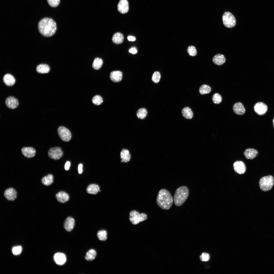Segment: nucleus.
I'll list each match as a JSON object with an SVG mask.
<instances>
[{"mask_svg": "<svg viewBox=\"0 0 274 274\" xmlns=\"http://www.w3.org/2000/svg\"><path fill=\"white\" fill-rule=\"evenodd\" d=\"M38 28L40 33L46 37H50L55 33L57 30L56 24L52 19L45 18L39 22Z\"/></svg>", "mask_w": 274, "mask_h": 274, "instance_id": "nucleus-1", "label": "nucleus"}, {"mask_svg": "<svg viewBox=\"0 0 274 274\" xmlns=\"http://www.w3.org/2000/svg\"><path fill=\"white\" fill-rule=\"evenodd\" d=\"M103 63L102 59L99 58H95L93 62L92 67L95 70H98L101 67Z\"/></svg>", "mask_w": 274, "mask_h": 274, "instance_id": "nucleus-30", "label": "nucleus"}, {"mask_svg": "<svg viewBox=\"0 0 274 274\" xmlns=\"http://www.w3.org/2000/svg\"><path fill=\"white\" fill-rule=\"evenodd\" d=\"M57 200L59 202L64 203L68 201L69 199L68 195L64 191H60L57 193L55 195Z\"/></svg>", "mask_w": 274, "mask_h": 274, "instance_id": "nucleus-18", "label": "nucleus"}, {"mask_svg": "<svg viewBox=\"0 0 274 274\" xmlns=\"http://www.w3.org/2000/svg\"><path fill=\"white\" fill-rule=\"evenodd\" d=\"M96 255V252L95 250L91 249L87 252L85 259L87 261H91L95 259Z\"/></svg>", "mask_w": 274, "mask_h": 274, "instance_id": "nucleus-29", "label": "nucleus"}, {"mask_svg": "<svg viewBox=\"0 0 274 274\" xmlns=\"http://www.w3.org/2000/svg\"><path fill=\"white\" fill-rule=\"evenodd\" d=\"M107 232L105 230H101L99 231L97 234V235L99 239L101 241H105L107 239Z\"/></svg>", "mask_w": 274, "mask_h": 274, "instance_id": "nucleus-33", "label": "nucleus"}, {"mask_svg": "<svg viewBox=\"0 0 274 274\" xmlns=\"http://www.w3.org/2000/svg\"><path fill=\"white\" fill-rule=\"evenodd\" d=\"M100 190V187L96 184H91L88 186L87 189V192L89 194H97Z\"/></svg>", "mask_w": 274, "mask_h": 274, "instance_id": "nucleus-24", "label": "nucleus"}, {"mask_svg": "<svg viewBox=\"0 0 274 274\" xmlns=\"http://www.w3.org/2000/svg\"><path fill=\"white\" fill-rule=\"evenodd\" d=\"M212 100L213 102L216 104L220 103L222 100L221 96L218 93H215L213 96Z\"/></svg>", "mask_w": 274, "mask_h": 274, "instance_id": "nucleus-35", "label": "nucleus"}, {"mask_svg": "<svg viewBox=\"0 0 274 274\" xmlns=\"http://www.w3.org/2000/svg\"><path fill=\"white\" fill-rule=\"evenodd\" d=\"M50 68L49 66L45 64H41L38 65L36 70L38 73L42 74L48 73L49 71Z\"/></svg>", "mask_w": 274, "mask_h": 274, "instance_id": "nucleus-25", "label": "nucleus"}, {"mask_svg": "<svg viewBox=\"0 0 274 274\" xmlns=\"http://www.w3.org/2000/svg\"><path fill=\"white\" fill-rule=\"evenodd\" d=\"M161 77V74L159 72H155L153 74L152 80L154 83H157L159 82Z\"/></svg>", "mask_w": 274, "mask_h": 274, "instance_id": "nucleus-37", "label": "nucleus"}, {"mask_svg": "<svg viewBox=\"0 0 274 274\" xmlns=\"http://www.w3.org/2000/svg\"><path fill=\"white\" fill-rule=\"evenodd\" d=\"M127 39L129 41H134L136 40V38L134 37L131 36H128Z\"/></svg>", "mask_w": 274, "mask_h": 274, "instance_id": "nucleus-44", "label": "nucleus"}, {"mask_svg": "<svg viewBox=\"0 0 274 274\" xmlns=\"http://www.w3.org/2000/svg\"><path fill=\"white\" fill-rule=\"evenodd\" d=\"M48 154L50 158L55 160H57L62 157L63 153L60 147H56L50 148L48 151Z\"/></svg>", "mask_w": 274, "mask_h": 274, "instance_id": "nucleus-8", "label": "nucleus"}, {"mask_svg": "<svg viewBox=\"0 0 274 274\" xmlns=\"http://www.w3.org/2000/svg\"><path fill=\"white\" fill-rule=\"evenodd\" d=\"M82 167V165L81 164H79L78 165V173L79 174H81L82 173L83 171Z\"/></svg>", "mask_w": 274, "mask_h": 274, "instance_id": "nucleus-43", "label": "nucleus"}, {"mask_svg": "<svg viewBox=\"0 0 274 274\" xmlns=\"http://www.w3.org/2000/svg\"><path fill=\"white\" fill-rule=\"evenodd\" d=\"M258 154V151L252 148L247 149L244 152V155L245 158L249 159H253L256 157Z\"/></svg>", "mask_w": 274, "mask_h": 274, "instance_id": "nucleus-19", "label": "nucleus"}, {"mask_svg": "<svg viewBox=\"0 0 274 274\" xmlns=\"http://www.w3.org/2000/svg\"><path fill=\"white\" fill-rule=\"evenodd\" d=\"M92 101L94 104L98 105L101 104L102 103L103 99L100 96L96 95L93 98Z\"/></svg>", "mask_w": 274, "mask_h": 274, "instance_id": "nucleus-34", "label": "nucleus"}, {"mask_svg": "<svg viewBox=\"0 0 274 274\" xmlns=\"http://www.w3.org/2000/svg\"><path fill=\"white\" fill-rule=\"evenodd\" d=\"M58 134L61 139L63 141L68 142L71 138V134L70 131L64 126H60L58 129Z\"/></svg>", "mask_w": 274, "mask_h": 274, "instance_id": "nucleus-7", "label": "nucleus"}, {"mask_svg": "<svg viewBox=\"0 0 274 274\" xmlns=\"http://www.w3.org/2000/svg\"><path fill=\"white\" fill-rule=\"evenodd\" d=\"M222 19L223 24L227 28H232L236 24V21L235 17L229 12H225L223 15Z\"/></svg>", "mask_w": 274, "mask_h": 274, "instance_id": "nucleus-6", "label": "nucleus"}, {"mask_svg": "<svg viewBox=\"0 0 274 274\" xmlns=\"http://www.w3.org/2000/svg\"><path fill=\"white\" fill-rule=\"evenodd\" d=\"M147 114V110L144 108L139 109L137 111L136 115L140 119H144L146 116Z\"/></svg>", "mask_w": 274, "mask_h": 274, "instance_id": "nucleus-32", "label": "nucleus"}, {"mask_svg": "<svg viewBox=\"0 0 274 274\" xmlns=\"http://www.w3.org/2000/svg\"><path fill=\"white\" fill-rule=\"evenodd\" d=\"M3 81L6 85L9 86L13 85L15 82V79L14 77L9 74H7L4 75Z\"/></svg>", "mask_w": 274, "mask_h": 274, "instance_id": "nucleus-22", "label": "nucleus"}, {"mask_svg": "<svg viewBox=\"0 0 274 274\" xmlns=\"http://www.w3.org/2000/svg\"><path fill=\"white\" fill-rule=\"evenodd\" d=\"M120 156L121 162L126 163L130 161L131 156L129 150L128 149H123L121 152Z\"/></svg>", "mask_w": 274, "mask_h": 274, "instance_id": "nucleus-23", "label": "nucleus"}, {"mask_svg": "<svg viewBox=\"0 0 274 274\" xmlns=\"http://www.w3.org/2000/svg\"><path fill=\"white\" fill-rule=\"evenodd\" d=\"M274 183V179L271 175H268L262 177L259 181L260 188L262 190L266 192L270 190Z\"/></svg>", "mask_w": 274, "mask_h": 274, "instance_id": "nucleus-4", "label": "nucleus"}, {"mask_svg": "<svg viewBox=\"0 0 274 274\" xmlns=\"http://www.w3.org/2000/svg\"><path fill=\"white\" fill-rule=\"evenodd\" d=\"M147 216L146 214L144 213L140 214L135 210L131 211L129 213V219L131 223L133 225H136L141 222L146 220Z\"/></svg>", "mask_w": 274, "mask_h": 274, "instance_id": "nucleus-5", "label": "nucleus"}, {"mask_svg": "<svg viewBox=\"0 0 274 274\" xmlns=\"http://www.w3.org/2000/svg\"><path fill=\"white\" fill-rule=\"evenodd\" d=\"M117 9L122 14H125L128 11L129 7L127 0H120L117 5Z\"/></svg>", "mask_w": 274, "mask_h": 274, "instance_id": "nucleus-14", "label": "nucleus"}, {"mask_svg": "<svg viewBox=\"0 0 274 274\" xmlns=\"http://www.w3.org/2000/svg\"><path fill=\"white\" fill-rule=\"evenodd\" d=\"M187 51L189 55L191 56H194L197 54V50L195 47L193 46H189Z\"/></svg>", "mask_w": 274, "mask_h": 274, "instance_id": "nucleus-36", "label": "nucleus"}, {"mask_svg": "<svg viewBox=\"0 0 274 274\" xmlns=\"http://www.w3.org/2000/svg\"><path fill=\"white\" fill-rule=\"evenodd\" d=\"M254 109L255 112L259 115L264 114L268 110V107L266 104L263 102H259L256 103L254 106Z\"/></svg>", "mask_w": 274, "mask_h": 274, "instance_id": "nucleus-9", "label": "nucleus"}, {"mask_svg": "<svg viewBox=\"0 0 274 274\" xmlns=\"http://www.w3.org/2000/svg\"><path fill=\"white\" fill-rule=\"evenodd\" d=\"M183 116L187 119H192L193 116V113L191 109L188 107L184 108L182 110Z\"/></svg>", "mask_w": 274, "mask_h": 274, "instance_id": "nucleus-28", "label": "nucleus"}, {"mask_svg": "<svg viewBox=\"0 0 274 274\" xmlns=\"http://www.w3.org/2000/svg\"><path fill=\"white\" fill-rule=\"evenodd\" d=\"M212 61L215 64L220 66L225 63L226 58L224 55L218 54L214 56L212 59Z\"/></svg>", "mask_w": 274, "mask_h": 274, "instance_id": "nucleus-21", "label": "nucleus"}, {"mask_svg": "<svg viewBox=\"0 0 274 274\" xmlns=\"http://www.w3.org/2000/svg\"><path fill=\"white\" fill-rule=\"evenodd\" d=\"M210 258L209 255L206 253H203L200 257L201 261H207L209 260Z\"/></svg>", "mask_w": 274, "mask_h": 274, "instance_id": "nucleus-40", "label": "nucleus"}, {"mask_svg": "<svg viewBox=\"0 0 274 274\" xmlns=\"http://www.w3.org/2000/svg\"><path fill=\"white\" fill-rule=\"evenodd\" d=\"M4 195L5 198L8 200L12 201L16 199L17 194L16 191L14 188L9 187L5 191Z\"/></svg>", "mask_w": 274, "mask_h": 274, "instance_id": "nucleus-10", "label": "nucleus"}, {"mask_svg": "<svg viewBox=\"0 0 274 274\" xmlns=\"http://www.w3.org/2000/svg\"><path fill=\"white\" fill-rule=\"evenodd\" d=\"M273 127H274V118H273Z\"/></svg>", "mask_w": 274, "mask_h": 274, "instance_id": "nucleus-45", "label": "nucleus"}, {"mask_svg": "<svg viewBox=\"0 0 274 274\" xmlns=\"http://www.w3.org/2000/svg\"><path fill=\"white\" fill-rule=\"evenodd\" d=\"M21 151L23 155L27 158L34 157L36 152L35 149L32 147H24L22 148Z\"/></svg>", "mask_w": 274, "mask_h": 274, "instance_id": "nucleus-16", "label": "nucleus"}, {"mask_svg": "<svg viewBox=\"0 0 274 274\" xmlns=\"http://www.w3.org/2000/svg\"><path fill=\"white\" fill-rule=\"evenodd\" d=\"M124 37L123 35L121 33L117 32L113 35L112 38L113 42L116 44H119L123 41Z\"/></svg>", "mask_w": 274, "mask_h": 274, "instance_id": "nucleus-26", "label": "nucleus"}, {"mask_svg": "<svg viewBox=\"0 0 274 274\" xmlns=\"http://www.w3.org/2000/svg\"><path fill=\"white\" fill-rule=\"evenodd\" d=\"M110 78L111 80L114 82H119L122 79V73L119 71H112L110 74Z\"/></svg>", "mask_w": 274, "mask_h": 274, "instance_id": "nucleus-20", "label": "nucleus"}, {"mask_svg": "<svg viewBox=\"0 0 274 274\" xmlns=\"http://www.w3.org/2000/svg\"><path fill=\"white\" fill-rule=\"evenodd\" d=\"M54 260L57 265H62L64 264L66 260L65 254L62 253L57 252L55 254L53 257Z\"/></svg>", "mask_w": 274, "mask_h": 274, "instance_id": "nucleus-12", "label": "nucleus"}, {"mask_svg": "<svg viewBox=\"0 0 274 274\" xmlns=\"http://www.w3.org/2000/svg\"><path fill=\"white\" fill-rule=\"evenodd\" d=\"M6 106L10 109H14L17 108L19 105L18 99L12 96H9L7 97L5 101Z\"/></svg>", "mask_w": 274, "mask_h": 274, "instance_id": "nucleus-13", "label": "nucleus"}, {"mask_svg": "<svg viewBox=\"0 0 274 274\" xmlns=\"http://www.w3.org/2000/svg\"><path fill=\"white\" fill-rule=\"evenodd\" d=\"M70 161H67L65 163V166L64 168L66 170H68L70 168Z\"/></svg>", "mask_w": 274, "mask_h": 274, "instance_id": "nucleus-41", "label": "nucleus"}, {"mask_svg": "<svg viewBox=\"0 0 274 274\" xmlns=\"http://www.w3.org/2000/svg\"><path fill=\"white\" fill-rule=\"evenodd\" d=\"M189 194V190L187 187L181 186L176 190L173 198L175 205L177 206H181L187 198Z\"/></svg>", "mask_w": 274, "mask_h": 274, "instance_id": "nucleus-3", "label": "nucleus"}, {"mask_svg": "<svg viewBox=\"0 0 274 274\" xmlns=\"http://www.w3.org/2000/svg\"><path fill=\"white\" fill-rule=\"evenodd\" d=\"M233 109L234 112L238 115H242L245 112V109L244 105L240 102L235 103L233 106Z\"/></svg>", "mask_w": 274, "mask_h": 274, "instance_id": "nucleus-15", "label": "nucleus"}, {"mask_svg": "<svg viewBox=\"0 0 274 274\" xmlns=\"http://www.w3.org/2000/svg\"><path fill=\"white\" fill-rule=\"evenodd\" d=\"M211 88L208 85L206 84L202 85L200 87L199 91L201 95H204L209 93L211 91Z\"/></svg>", "mask_w": 274, "mask_h": 274, "instance_id": "nucleus-31", "label": "nucleus"}, {"mask_svg": "<svg viewBox=\"0 0 274 274\" xmlns=\"http://www.w3.org/2000/svg\"><path fill=\"white\" fill-rule=\"evenodd\" d=\"M22 248L21 246L14 247L12 249V252L13 254L18 255L20 254L22 251Z\"/></svg>", "mask_w": 274, "mask_h": 274, "instance_id": "nucleus-38", "label": "nucleus"}, {"mask_svg": "<svg viewBox=\"0 0 274 274\" xmlns=\"http://www.w3.org/2000/svg\"><path fill=\"white\" fill-rule=\"evenodd\" d=\"M129 51L130 53H131L133 54H136L137 52V50L135 47H132L131 48L129 49Z\"/></svg>", "mask_w": 274, "mask_h": 274, "instance_id": "nucleus-42", "label": "nucleus"}, {"mask_svg": "<svg viewBox=\"0 0 274 274\" xmlns=\"http://www.w3.org/2000/svg\"><path fill=\"white\" fill-rule=\"evenodd\" d=\"M233 166L235 172L238 174H243L246 171V166L244 163L241 161L235 162L233 164Z\"/></svg>", "mask_w": 274, "mask_h": 274, "instance_id": "nucleus-11", "label": "nucleus"}, {"mask_svg": "<svg viewBox=\"0 0 274 274\" xmlns=\"http://www.w3.org/2000/svg\"><path fill=\"white\" fill-rule=\"evenodd\" d=\"M173 201V197L168 190L162 189L159 191L157 197L156 202L160 208L164 210H168L172 206Z\"/></svg>", "mask_w": 274, "mask_h": 274, "instance_id": "nucleus-2", "label": "nucleus"}, {"mask_svg": "<svg viewBox=\"0 0 274 274\" xmlns=\"http://www.w3.org/2000/svg\"><path fill=\"white\" fill-rule=\"evenodd\" d=\"M54 177L51 174H49L43 177L41 179V183L46 186L50 185L53 182Z\"/></svg>", "mask_w": 274, "mask_h": 274, "instance_id": "nucleus-27", "label": "nucleus"}, {"mask_svg": "<svg viewBox=\"0 0 274 274\" xmlns=\"http://www.w3.org/2000/svg\"><path fill=\"white\" fill-rule=\"evenodd\" d=\"M47 1L49 5L53 7L58 6L60 2V0H47Z\"/></svg>", "mask_w": 274, "mask_h": 274, "instance_id": "nucleus-39", "label": "nucleus"}, {"mask_svg": "<svg viewBox=\"0 0 274 274\" xmlns=\"http://www.w3.org/2000/svg\"><path fill=\"white\" fill-rule=\"evenodd\" d=\"M75 225L74 219L72 217H69L65 219L64 224V227L68 231H71L74 228Z\"/></svg>", "mask_w": 274, "mask_h": 274, "instance_id": "nucleus-17", "label": "nucleus"}]
</instances>
